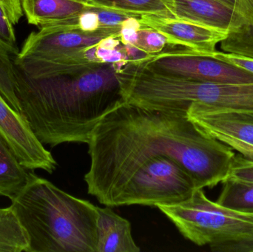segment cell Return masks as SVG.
Instances as JSON below:
<instances>
[{
  "label": "cell",
  "mask_w": 253,
  "mask_h": 252,
  "mask_svg": "<svg viewBox=\"0 0 253 252\" xmlns=\"http://www.w3.org/2000/svg\"><path fill=\"white\" fill-rule=\"evenodd\" d=\"M87 145V192L107 207L131 176L153 158L175 160L197 189H204L215 187L228 177L236 156L232 148L202 133L187 115L126 102L100 121Z\"/></svg>",
  "instance_id": "1"
},
{
  "label": "cell",
  "mask_w": 253,
  "mask_h": 252,
  "mask_svg": "<svg viewBox=\"0 0 253 252\" xmlns=\"http://www.w3.org/2000/svg\"><path fill=\"white\" fill-rule=\"evenodd\" d=\"M119 72L115 65L103 64L74 73L31 78L16 68L20 113L42 144H87L100 121L126 102Z\"/></svg>",
  "instance_id": "2"
},
{
  "label": "cell",
  "mask_w": 253,
  "mask_h": 252,
  "mask_svg": "<svg viewBox=\"0 0 253 252\" xmlns=\"http://www.w3.org/2000/svg\"><path fill=\"white\" fill-rule=\"evenodd\" d=\"M28 239L27 252H96L97 207L36 176L10 207Z\"/></svg>",
  "instance_id": "3"
},
{
  "label": "cell",
  "mask_w": 253,
  "mask_h": 252,
  "mask_svg": "<svg viewBox=\"0 0 253 252\" xmlns=\"http://www.w3.org/2000/svg\"><path fill=\"white\" fill-rule=\"evenodd\" d=\"M186 239L211 251L246 239L253 234V213H241L211 201L203 189H196L184 201L158 206Z\"/></svg>",
  "instance_id": "4"
},
{
  "label": "cell",
  "mask_w": 253,
  "mask_h": 252,
  "mask_svg": "<svg viewBox=\"0 0 253 252\" xmlns=\"http://www.w3.org/2000/svg\"><path fill=\"white\" fill-rule=\"evenodd\" d=\"M196 189L192 176L175 160L157 157L131 176L109 207L175 204L188 198Z\"/></svg>",
  "instance_id": "5"
},
{
  "label": "cell",
  "mask_w": 253,
  "mask_h": 252,
  "mask_svg": "<svg viewBox=\"0 0 253 252\" xmlns=\"http://www.w3.org/2000/svg\"><path fill=\"white\" fill-rule=\"evenodd\" d=\"M146 65L156 72L196 81L227 84L253 83V74L187 48L162 51Z\"/></svg>",
  "instance_id": "6"
},
{
  "label": "cell",
  "mask_w": 253,
  "mask_h": 252,
  "mask_svg": "<svg viewBox=\"0 0 253 252\" xmlns=\"http://www.w3.org/2000/svg\"><path fill=\"white\" fill-rule=\"evenodd\" d=\"M187 115L202 133L253 161L252 112L221 110L196 103L189 108Z\"/></svg>",
  "instance_id": "7"
},
{
  "label": "cell",
  "mask_w": 253,
  "mask_h": 252,
  "mask_svg": "<svg viewBox=\"0 0 253 252\" xmlns=\"http://www.w3.org/2000/svg\"><path fill=\"white\" fill-rule=\"evenodd\" d=\"M121 28H102L95 32L40 28L32 32L15 57L14 64L44 62L56 56L95 45L109 37L120 38Z\"/></svg>",
  "instance_id": "8"
},
{
  "label": "cell",
  "mask_w": 253,
  "mask_h": 252,
  "mask_svg": "<svg viewBox=\"0 0 253 252\" xmlns=\"http://www.w3.org/2000/svg\"><path fill=\"white\" fill-rule=\"evenodd\" d=\"M0 137L21 164L31 170L53 173L57 163L34 134L22 114L15 110L0 93Z\"/></svg>",
  "instance_id": "9"
},
{
  "label": "cell",
  "mask_w": 253,
  "mask_h": 252,
  "mask_svg": "<svg viewBox=\"0 0 253 252\" xmlns=\"http://www.w3.org/2000/svg\"><path fill=\"white\" fill-rule=\"evenodd\" d=\"M142 28H150L165 36L168 44L179 45L204 56L216 50L217 44L228 36L229 31L203 26L175 17L143 15Z\"/></svg>",
  "instance_id": "10"
},
{
  "label": "cell",
  "mask_w": 253,
  "mask_h": 252,
  "mask_svg": "<svg viewBox=\"0 0 253 252\" xmlns=\"http://www.w3.org/2000/svg\"><path fill=\"white\" fill-rule=\"evenodd\" d=\"M174 17L203 26L233 31L240 22L233 6L220 0H171Z\"/></svg>",
  "instance_id": "11"
},
{
  "label": "cell",
  "mask_w": 253,
  "mask_h": 252,
  "mask_svg": "<svg viewBox=\"0 0 253 252\" xmlns=\"http://www.w3.org/2000/svg\"><path fill=\"white\" fill-rule=\"evenodd\" d=\"M96 252H139L132 235L129 220L119 216L111 207H97Z\"/></svg>",
  "instance_id": "12"
},
{
  "label": "cell",
  "mask_w": 253,
  "mask_h": 252,
  "mask_svg": "<svg viewBox=\"0 0 253 252\" xmlns=\"http://www.w3.org/2000/svg\"><path fill=\"white\" fill-rule=\"evenodd\" d=\"M28 22L39 28L57 27L76 17L89 4L77 0H21Z\"/></svg>",
  "instance_id": "13"
},
{
  "label": "cell",
  "mask_w": 253,
  "mask_h": 252,
  "mask_svg": "<svg viewBox=\"0 0 253 252\" xmlns=\"http://www.w3.org/2000/svg\"><path fill=\"white\" fill-rule=\"evenodd\" d=\"M24 167L6 142L0 137V197L14 200L37 176Z\"/></svg>",
  "instance_id": "14"
},
{
  "label": "cell",
  "mask_w": 253,
  "mask_h": 252,
  "mask_svg": "<svg viewBox=\"0 0 253 252\" xmlns=\"http://www.w3.org/2000/svg\"><path fill=\"white\" fill-rule=\"evenodd\" d=\"M233 7L240 16V22L221 41V50L253 59V0H235Z\"/></svg>",
  "instance_id": "15"
},
{
  "label": "cell",
  "mask_w": 253,
  "mask_h": 252,
  "mask_svg": "<svg viewBox=\"0 0 253 252\" xmlns=\"http://www.w3.org/2000/svg\"><path fill=\"white\" fill-rule=\"evenodd\" d=\"M88 4L138 17L143 15L174 17L171 0H90Z\"/></svg>",
  "instance_id": "16"
},
{
  "label": "cell",
  "mask_w": 253,
  "mask_h": 252,
  "mask_svg": "<svg viewBox=\"0 0 253 252\" xmlns=\"http://www.w3.org/2000/svg\"><path fill=\"white\" fill-rule=\"evenodd\" d=\"M216 202L235 211L253 213V182L227 177Z\"/></svg>",
  "instance_id": "17"
},
{
  "label": "cell",
  "mask_w": 253,
  "mask_h": 252,
  "mask_svg": "<svg viewBox=\"0 0 253 252\" xmlns=\"http://www.w3.org/2000/svg\"><path fill=\"white\" fill-rule=\"evenodd\" d=\"M26 232L10 207L0 208V252H27Z\"/></svg>",
  "instance_id": "18"
},
{
  "label": "cell",
  "mask_w": 253,
  "mask_h": 252,
  "mask_svg": "<svg viewBox=\"0 0 253 252\" xmlns=\"http://www.w3.org/2000/svg\"><path fill=\"white\" fill-rule=\"evenodd\" d=\"M0 93L20 113L16 95V68L11 56L0 51Z\"/></svg>",
  "instance_id": "19"
},
{
  "label": "cell",
  "mask_w": 253,
  "mask_h": 252,
  "mask_svg": "<svg viewBox=\"0 0 253 252\" xmlns=\"http://www.w3.org/2000/svg\"><path fill=\"white\" fill-rule=\"evenodd\" d=\"M168 44L165 36L150 28H141L138 31V40L135 47L147 53V54H158L163 51Z\"/></svg>",
  "instance_id": "20"
},
{
  "label": "cell",
  "mask_w": 253,
  "mask_h": 252,
  "mask_svg": "<svg viewBox=\"0 0 253 252\" xmlns=\"http://www.w3.org/2000/svg\"><path fill=\"white\" fill-rule=\"evenodd\" d=\"M0 51L16 57L19 50L16 44L13 25L0 4Z\"/></svg>",
  "instance_id": "21"
},
{
  "label": "cell",
  "mask_w": 253,
  "mask_h": 252,
  "mask_svg": "<svg viewBox=\"0 0 253 252\" xmlns=\"http://www.w3.org/2000/svg\"><path fill=\"white\" fill-rule=\"evenodd\" d=\"M228 177L253 182V161L245 158L239 153L236 154Z\"/></svg>",
  "instance_id": "22"
},
{
  "label": "cell",
  "mask_w": 253,
  "mask_h": 252,
  "mask_svg": "<svg viewBox=\"0 0 253 252\" xmlns=\"http://www.w3.org/2000/svg\"><path fill=\"white\" fill-rule=\"evenodd\" d=\"M207 56L225 62L253 74V59L251 58L217 50Z\"/></svg>",
  "instance_id": "23"
},
{
  "label": "cell",
  "mask_w": 253,
  "mask_h": 252,
  "mask_svg": "<svg viewBox=\"0 0 253 252\" xmlns=\"http://www.w3.org/2000/svg\"><path fill=\"white\" fill-rule=\"evenodd\" d=\"M142 28L139 17L130 16L123 22L120 30V40L122 44L135 45L138 40V31Z\"/></svg>",
  "instance_id": "24"
},
{
  "label": "cell",
  "mask_w": 253,
  "mask_h": 252,
  "mask_svg": "<svg viewBox=\"0 0 253 252\" xmlns=\"http://www.w3.org/2000/svg\"><path fill=\"white\" fill-rule=\"evenodd\" d=\"M0 4L13 25L19 23L23 16L21 0H0Z\"/></svg>",
  "instance_id": "25"
},
{
  "label": "cell",
  "mask_w": 253,
  "mask_h": 252,
  "mask_svg": "<svg viewBox=\"0 0 253 252\" xmlns=\"http://www.w3.org/2000/svg\"><path fill=\"white\" fill-rule=\"evenodd\" d=\"M213 252H253V234L249 238L232 244L220 246Z\"/></svg>",
  "instance_id": "26"
},
{
  "label": "cell",
  "mask_w": 253,
  "mask_h": 252,
  "mask_svg": "<svg viewBox=\"0 0 253 252\" xmlns=\"http://www.w3.org/2000/svg\"><path fill=\"white\" fill-rule=\"evenodd\" d=\"M123 49L126 52V56L131 63H140V62L148 61L152 57V55L147 54L143 50L131 44H123Z\"/></svg>",
  "instance_id": "27"
},
{
  "label": "cell",
  "mask_w": 253,
  "mask_h": 252,
  "mask_svg": "<svg viewBox=\"0 0 253 252\" xmlns=\"http://www.w3.org/2000/svg\"><path fill=\"white\" fill-rule=\"evenodd\" d=\"M220 1H223V2L227 3V4H230V5L233 6L234 4L235 0H220Z\"/></svg>",
  "instance_id": "28"
},
{
  "label": "cell",
  "mask_w": 253,
  "mask_h": 252,
  "mask_svg": "<svg viewBox=\"0 0 253 252\" xmlns=\"http://www.w3.org/2000/svg\"><path fill=\"white\" fill-rule=\"evenodd\" d=\"M77 1H83V2L87 3V4H88V3L90 2V0H77Z\"/></svg>",
  "instance_id": "29"
}]
</instances>
